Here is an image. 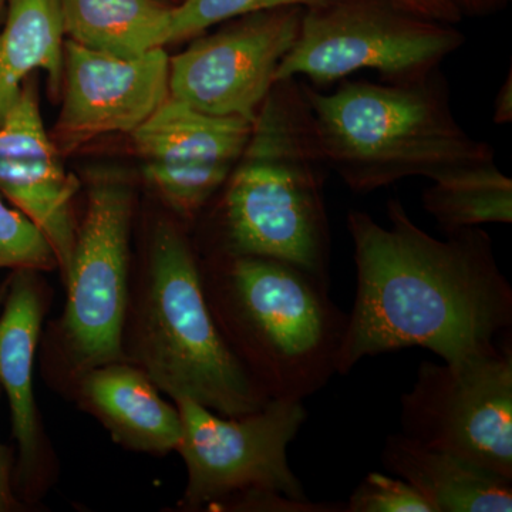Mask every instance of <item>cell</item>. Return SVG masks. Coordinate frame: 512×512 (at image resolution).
<instances>
[{
	"label": "cell",
	"instance_id": "5",
	"mask_svg": "<svg viewBox=\"0 0 512 512\" xmlns=\"http://www.w3.org/2000/svg\"><path fill=\"white\" fill-rule=\"evenodd\" d=\"M137 350L141 367L173 399L188 397L227 417L269 400L218 328L197 256L171 222H160L151 239Z\"/></svg>",
	"mask_w": 512,
	"mask_h": 512
},
{
	"label": "cell",
	"instance_id": "12",
	"mask_svg": "<svg viewBox=\"0 0 512 512\" xmlns=\"http://www.w3.org/2000/svg\"><path fill=\"white\" fill-rule=\"evenodd\" d=\"M80 376L84 406L123 446L157 454L180 447V412L177 406L161 399L158 387L143 367L123 360L94 367Z\"/></svg>",
	"mask_w": 512,
	"mask_h": 512
},
{
	"label": "cell",
	"instance_id": "8",
	"mask_svg": "<svg viewBox=\"0 0 512 512\" xmlns=\"http://www.w3.org/2000/svg\"><path fill=\"white\" fill-rule=\"evenodd\" d=\"M404 436L512 480V339L458 362L421 363L400 400Z\"/></svg>",
	"mask_w": 512,
	"mask_h": 512
},
{
	"label": "cell",
	"instance_id": "18",
	"mask_svg": "<svg viewBox=\"0 0 512 512\" xmlns=\"http://www.w3.org/2000/svg\"><path fill=\"white\" fill-rule=\"evenodd\" d=\"M66 39L99 52L136 57L165 46L167 0H60Z\"/></svg>",
	"mask_w": 512,
	"mask_h": 512
},
{
	"label": "cell",
	"instance_id": "3",
	"mask_svg": "<svg viewBox=\"0 0 512 512\" xmlns=\"http://www.w3.org/2000/svg\"><path fill=\"white\" fill-rule=\"evenodd\" d=\"M202 281L218 328L269 399L303 402L336 375L348 313L328 284L259 256H224Z\"/></svg>",
	"mask_w": 512,
	"mask_h": 512
},
{
	"label": "cell",
	"instance_id": "21",
	"mask_svg": "<svg viewBox=\"0 0 512 512\" xmlns=\"http://www.w3.org/2000/svg\"><path fill=\"white\" fill-rule=\"evenodd\" d=\"M56 157L60 153L43 124L36 76H32L0 124V158Z\"/></svg>",
	"mask_w": 512,
	"mask_h": 512
},
{
	"label": "cell",
	"instance_id": "19",
	"mask_svg": "<svg viewBox=\"0 0 512 512\" xmlns=\"http://www.w3.org/2000/svg\"><path fill=\"white\" fill-rule=\"evenodd\" d=\"M423 204L447 234L481 224H511L512 181L494 161L474 165L434 181Z\"/></svg>",
	"mask_w": 512,
	"mask_h": 512
},
{
	"label": "cell",
	"instance_id": "11",
	"mask_svg": "<svg viewBox=\"0 0 512 512\" xmlns=\"http://www.w3.org/2000/svg\"><path fill=\"white\" fill-rule=\"evenodd\" d=\"M164 47L120 57L64 40L63 103L50 134L60 154L104 134H131L170 96Z\"/></svg>",
	"mask_w": 512,
	"mask_h": 512
},
{
	"label": "cell",
	"instance_id": "23",
	"mask_svg": "<svg viewBox=\"0 0 512 512\" xmlns=\"http://www.w3.org/2000/svg\"><path fill=\"white\" fill-rule=\"evenodd\" d=\"M345 512H433V508L403 478L369 473L345 503Z\"/></svg>",
	"mask_w": 512,
	"mask_h": 512
},
{
	"label": "cell",
	"instance_id": "24",
	"mask_svg": "<svg viewBox=\"0 0 512 512\" xmlns=\"http://www.w3.org/2000/svg\"><path fill=\"white\" fill-rule=\"evenodd\" d=\"M383 2L434 22L450 23L460 19L454 0H383Z\"/></svg>",
	"mask_w": 512,
	"mask_h": 512
},
{
	"label": "cell",
	"instance_id": "9",
	"mask_svg": "<svg viewBox=\"0 0 512 512\" xmlns=\"http://www.w3.org/2000/svg\"><path fill=\"white\" fill-rule=\"evenodd\" d=\"M183 421L178 453L187 467L183 505L200 510L247 490H275L308 500L288 460L308 412L303 402L269 399L255 412L227 417L188 397H174Z\"/></svg>",
	"mask_w": 512,
	"mask_h": 512
},
{
	"label": "cell",
	"instance_id": "28",
	"mask_svg": "<svg viewBox=\"0 0 512 512\" xmlns=\"http://www.w3.org/2000/svg\"><path fill=\"white\" fill-rule=\"evenodd\" d=\"M167 2L173 3V5H178V3L183 2V0H167Z\"/></svg>",
	"mask_w": 512,
	"mask_h": 512
},
{
	"label": "cell",
	"instance_id": "26",
	"mask_svg": "<svg viewBox=\"0 0 512 512\" xmlns=\"http://www.w3.org/2000/svg\"><path fill=\"white\" fill-rule=\"evenodd\" d=\"M512 117V84L511 77L508 83L504 84L497 101H495L494 120L497 123H507Z\"/></svg>",
	"mask_w": 512,
	"mask_h": 512
},
{
	"label": "cell",
	"instance_id": "1",
	"mask_svg": "<svg viewBox=\"0 0 512 512\" xmlns=\"http://www.w3.org/2000/svg\"><path fill=\"white\" fill-rule=\"evenodd\" d=\"M389 225L350 211L356 295L336 375L365 359L420 348L451 363L490 352L512 329V286L478 227L441 241L389 201Z\"/></svg>",
	"mask_w": 512,
	"mask_h": 512
},
{
	"label": "cell",
	"instance_id": "10",
	"mask_svg": "<svg viewBox=\"0 0 512 512\" xmlns=\"http://www.w3.org/2000/svg\"><path fill=\"white\" fill-rule=\"evenodd\" d=\"M303 8L265 10L170 57V96L201 113L254 123L279 63L301 29Z\"/></svg>",
	"mask_w": 512,
	"mask_h": 512
},
{
	"label": "cell",
	"instance_id": "17",
	"mask_svg": "<svg viewBox=\"0 0 512 512\" xmlns=\"http://www.w3.org/2000/svg\"><path fill=\"white\" fill-rule=\"evenodd\" d=\"M79 190L80 181L59 157L0 158V194L43 232L62 274L76 244L73 200Z\"/></svg>",
	"mask_w": 512,
	"mask_h": 512
},
{
	"label": "cell",
	"instance_id": "27",
	"mask_svg": "<svg viewBox=\"0 0 512 512\" xmlns=\"http://www.w3.org/2000/svg\"><path fill=\"white\" fill-rule=\"evenodd\" d=\"M6 6H8V0H0V26H2L3 19H5Z\"/></svg>",
	"mask_w": 512,
	"mask_h": 512
},
{
	"label": "cell",
	"instance_id": "22",
	"mask_svg": "<svg viewBox=\"0 0 512 512\" xmlns=\"http://www.w3.org/2000/svg\"><path fill=\"white\" fill-rule=\"evenodd\" d=\"M55 251L43 232L18 208H10L0 198V269L52 271Z\"/></svg>",
	"mask_w": 512,
	"mask_h": 512
},
{
	"label": "cell",
	"instance_id": "15",
	"mask_svg": "<svg viewBox=\"0 0 512 512\" xmlns=\"http://www.w3.org/2000/svg\"><path fill=\"white\" fill-rule=\"evenodd\" d=\"M251 121L201 113L168 96L131 136L137 156L147 161L214 168L232 173L249 137Z\"/></svg>",
	"mask_w": 512,
	"mask_h": 512
},
{
	"label": "cell",
	"instance_id": "4",
	"mask_svg": "<svg viewBox=\"0 0 512 512\" xmlns=\"http://www.w3.org/2000/svg\"><path fill=\"white\" fill-rule=\"evenodd\" d=\"M299 87L323 163L352 190L373 191L407 177L434 183L494 161L491 148L467 136L420 80L345 83L332 94Z\"/></svg>",
	"mask_w": 512,
	"mask_h": 512
},
{
	"label": "cell",
	"instance_id": "2",
	"mask_svg": "<svg viewBox=\"0 0 512 512\" xmlns=\"http://www.w3.org/2000/svg\"><path fill=\"white\" fill-rule=\"evenodd\" d=\"M320 157L301 87L276 83L252 126L220 205L224 256L298 266L329 285V229Z\"/></svg>",
	"mask_w": 512,
	"mask_h": 512
},
{
	"label": "cell",
	"instance_id": "7",
	"mask_svg": "<svg viewBox=\"0 0 512 512\" xmlns=\"http://www.w3.org/2000/svg\"><path fill=\"white\" fill-rule=\"evenodd\" d=\"M461 43L456 29L383 0H338L303 10L298 37L279 63L275 83L306 76L328 84L363 69L417 82Z\"/></svg>",
	"mask_w": 512,
	"mask_h": 512
},
{
	"label": "cell",
	"instance_id": "16",
	"mask_svg": "<svg viewBox=\"0 0 512 512\" xmlns=\"http://www.w3.org/2000/svg\"><path fill=\"white\" fill-rule=\"evenodd\" d=\"M64 40L60 0H8L0 26V124L37 70L47 74L52 96L62 92Z\"/></svg>",
	"mask_w": 512,
	"mask_h": 512
},
{
	"label": "cell",
	"instance_id": "6",
	"mask_svg": "<svg viewBox=\"0 0 512 512\" xmlns=\"http://www.w3.org/2000/svg\"><path fill=\"white\" fill-rule=\"evenodd\" d=\"M134 190L114 168L87 178V204L72 258L63 274L67 301L60 333L73 369L126 360L123 330L128 301V249Z\"/></svg>",
	"mask_w": 512,
	"mask_h": 512
},
{
	"label": "cell",
	"instance_id": "20",
	"mask_svg": "<svg viewBox=\"0 0 512 512\" xmlns=\"http://www.w3.org/2000/svg\"><path fill=\"white\" fill-rule=\"evenodd\" d=\"M338 0H183L174 5L165 46L201 35L211 26L281 8H322Z\"/></svg>",
	"mask_w": 512,
	"mask_h": 512
},
{
	"label": "cell",
	"instance_id": "13",
	"mask_svg": "<svg viewBox=\"0 0 512 512\" xmlns=\"http://www.w3.org/2000/svg\"><path fill=\"white\" fill-rule=\"evenodd\" d=\"M382 463L419 491L433 512H511L512 480L466 458L424 446L403 433L387 437Z\"/></svg>",
	"mask_w": 512,
	"mask_h": 512
},
{
	"label": "cell",
	"instance_id": "14",
	"mask_svg": "<svg viewBox=\"0 0 512 512\" xmlns=\"http://www.w3.org/2000/svg\"><path fill=\"white\" fill-rule=\"evenodd\" d=\"M35 274L29 269L16 271L0 315V387L8 394L13 437L19 446L20 474L25 478L40 456L32 382L43 299Z\"/></svg>",
	"mask_w": 512,
	"mask_h": 512
},
{
	"label": "cell",
	"instance_id": "25",
	"mask_svg": "<svg viewBox=\"0 0 512 512\" xmlns=\"http://www.w3.org/2000/svg\"><path fill=\"white\" fill-rule=\"evenodd\" d=\"M10 467L9 451L0 444V512L16 510L19 505L10 484Z\"/></svg>",
	"mask_w": 512,
	"mask_h": 512
}]
</instances>
